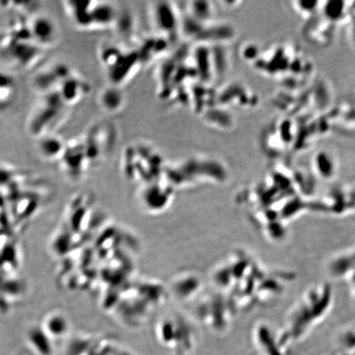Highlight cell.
<instances>
[{
	"label": "cell",
	"mask_w": 355,
	"mask_h": 355,
	"mask_svg": "<svg viewBox=\"0 0 355 355\" xmlns=\"http://www.w3.org/2000/svg\"><path fill=\"white\" fill-rule=\"evenodd\" d=\"M69 110L56 91L40 94L28 116V132L38 140L55 135V130L68 116Z\"/></svg>",
	"instance_id": "obj_1"
},
{
	"label": "cell",
	"mask_w": 355,
	"mask_h": 355,
	"mask_svg": "<svg viewBox=\"0 0 355 355\" xmlns=\"http://www.w3.org/2000/svg\"><path fill=\"white\" fill-rule=\"evenodd\" d=\"M63 6L71 21L82 30L111 28L119 19L117 8L110 2L68 0Z\"/></svg>",
	"instance_id": "obj_2"
},
{
	"label": "cell",
	"mask_w": 355,
	"mask_h": 355,
	"mask_svg": "<svg viewBox=\"0 0 355 355\" xmlns=\"http://www.w3.org/2000/svg\"><path fill=\"white\" fill-rule=\"evenodd\" d=\"M99 58L111 86L126 83L139 69L141 60L139 51L126 50L112 43H105L99 51Z\"/></svg>",
	"instance_id": "obj_3"
},
{
	"label": "cell",
	"mask_w": 355,
	"mask_h": 355,
	"mask_svg": "<svg viewBox=\"0 0 355 355\" xmlns=\"http://www.w3.org/2000/svg\"><path fill=\"white\" fill-rule=\"evenodd\" d=\"M91 167L98 166L112 152L116 131L110 123L94 124L82 135Z\"/></svg>",
	"instance_id": "obj_4"
},
{
	"label": "cell",
	"mask_w": 355,
	"mask_h": 355,
	"mask_svg": "<svg viewBox=\"0 0 355 355\" xmlns=\"http://www.w3.org/2000/svg\"><path fill=\"white\" fill-rule=\"evenodd\" d=\"M61 168L67 175L78 179L92 168L89 163L83 137H74L65 143L63 153L59 159Z\"/></svg>",
	"instance_id": "obj_5"
},
{
	"label": "cell",
	"mask_w": 355,
	"mask_h": 355,
	"mask_svg": "<svg viewBox=\"0 0 355 355\" xmlns=\"http://www.w3.org/2000/svg\"><path fill=\"white\" fill-rule=\"evenodd\" d=\"M54 91L59 93L69 107L72 108L87 98L91 87L85 78L73 71Z\"/></svg>",
	"instance_id": "obj_6"
},
{
	"label": "cell",
	"mask_w": 355,
	"mask_h": 355,
	"mask_svg": "<svg viewBox=\"0 0 355 355\" xmlns=\"http://www.w3.org/2000/svg\"><path fill=\"white\" fill-rule=\"evenodd\" d=\"M26 25L33 41L44 50L57 43L59 32L55 22L49 17H33L26 20Z\"/></svg>",
	"instance_id": "obj_7"
},
{
	"label": "cell",
	"mask_w": 355,
	"mask_h": 355,
	"mask_svg": "<svg viewBox=\"0 0 355 355\" xmlns=\"http://www.w3.org/2000/svg\"><path fill=\"white\" fill-rule=\"evenodd\" d=\"M17 96V84L11 75L0 70V111L10 107Z\"/></svg>",
	"instance_id": "obj_8"
},
{
	"label": "cell",
	"mask_w": 355,
	"mask_h": 355,
	"mask_svg": "<svg viewBox=\"0 0 355 355\" xmlns=\"http://www.w3.org/2000/svg\"><path fill=\"white\" fill-rule=\"evenodd\" d=\"M64 146V141L55 135H48L39 139L40 153L46 159H60Z\"/></svg>",
	"instance_id": "obj_9"
},
{
	"label": "cell",
	"mask_w": 355,
	"mask_h": 355,
	"mask_svg": "<svg viewBox=\"0 0 355 355\" xmlns=\"http://www.w3.org/2000/svg\"><path fill=\"white\" fill-rule=\"evenodd\" d=\"M118 87L111 86L106 89L101 96V104L102 107L108 111H116L121 109L123 99Z\"/></svg>",
	"instance_id": "obj_10"
},
{
	"label": "cell",
	"mask_w": 355,
	"mask_h": 355,
	"mask_svg": "<svg viewBox=\"0 0 355 355\" xmlns=\"http://www.w3.org/2000/svg\"><path fill=\"white\" fill-rule=\"evenodd\" d=\"M315 162H316L318 171L322 175H331L334 166H333L332 159L329 155L324 152L318 154Z\"/></svg>",
	"instance_id": "obj_11"
},
{
	"label": "cell",
	"mask_w": 355,
	"mask_h": 355,
	"mask_svg": "<svg viewBox=\"0 0 355 355\" xmlns=\"http://www.w3.org/2000/svg\"><path fill=\"white\" fill-rule=\"evenodd\" d=\"M345 6L343 2H329L326 6V15L330 19H338L344 15Z\"/></svg>",
	"instance_id": "obj_12"
},
{
	"label": "cell",
	"mask_w": 355,
	"mask_h": 355,
	"mask_svg": "<svg viewBox=\"0 0 355 355\" xmlns=\"http://www.w3.org/2000/svg\"><path fill=\"white\" fill-rule=\"evenodd\" d=\"M295 8L300 12H312L313 10H316L318 2L310 1H302V2H295Z\"/></svg>",
	"instance_id": "obj_13"
}]
</instances>
